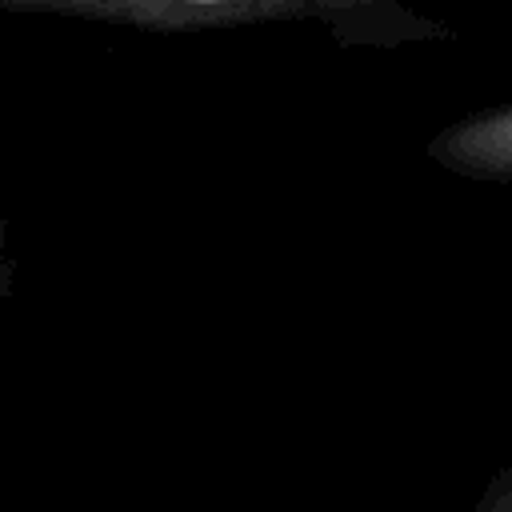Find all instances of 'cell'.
Wrapping results in <instances>:
<instances>
[{
  "label": "cell",
  "instance_id": "cell-1",
  "mask_svg": "<svg viewBox=\"0 0 512 512\" xmlns=\"http://www.w3.org/2000/svg\"><path fill=\"white\" fill-rule=\"evenodd\" d=\"M12 16H72L144 32H204L248 24H316L344 48L440 44L456 32L408 0H0Z\"/></svg>",
  "mask_w": 512,
  "mask_h": 512
},
{
  "label": "cell",
  "instance_id": "cell-2",
  "mask_svg": "<svg viewBox=\"0 0 512 512\" xmlns=\"http://www.w3.org/2000/svg\"><path fill=\"white\" fill-rule=\"evenodd\" d=\"M428 160L464 180L512 184V104L468 112L428 140Z\"/></svg>",
  "mask_w": 512,
  "mask_h": 512
},
{
  "label": "cell",
  "instance_id": "cell-3",
  "mask_svg": "<svg viewBox=\"0 0 512 512\" xmlns=\"http://www.w3.org/2000/svg\"><path fill=\"white\" fill-rule=\"evenodd\" d=\"M468 512H512V464H504L472 500Z\"/></svg>",
  "mask_w": 512,
  "mask_h": 512
},
{
  "label": "cell",
  "instance_id": "cell-4",
  "mask_svg": "<svg viewBox=\"0 0 512 512\" xmlns=\"http://www.w3.org/2000/svg\"><path fill=\"white\" fill-rule=\"evenodd\" d=\"M16 296V256H12V232H8V216L0 204V304H8Z\"/></svg>",
  "mask_w": 512,
  "mask_h": 512
}]
</instances>
